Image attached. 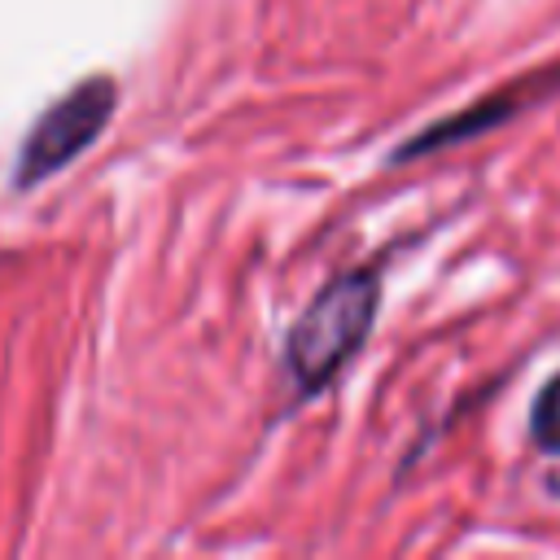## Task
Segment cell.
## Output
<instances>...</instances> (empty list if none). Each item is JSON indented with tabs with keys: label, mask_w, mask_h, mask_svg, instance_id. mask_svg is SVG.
I'll list each match as a JSON object with an SVG mask.
<instances>
[{
	"label": "cell",
	"mask_w": 560,
	"mask_h": 560,
	"mask_svg": "<svg viewBox=\"0 0 560 560\" xmlns=\"http://www.w3.org/2000/svg\"><path fill=\"white\" fill-rule=\"evenodd\" d=\"M556 88H560V66L538 70V74H525V79H516V83H508V88H499V92H490V96L472 101L468 109H459V114H451V118H442V122L424 127V131H420V136H411L394 158L402 162V158H416V153H433V149H446V144L472 140V136H481V131H490V127L508 122V118H512V114H521L525 105H538V101H542V96H551Z\"/></svg>",
	"instance_id": "obj_3"
},
{
	"label": "cell",
	"mask_w": 560,
	"mask_h": 560,
	"mask_svg": "<svg viewBox=\"0 0 560 560\" xmlns=\"http://www.w3.org/2000/svg\"><path fill=\"white\" fill-rule=\"evenodd\" d=\"M114 96H118V88L105 74H92L79 88H70L66 96H57L22 140V153L13 166L18 188H31V184L57 175L66 162H74L109 122Z\"/></svg>",
	"instance_id": "obj_2"
},
{
	"label": "cell",
	"mask_w": 560,
	"mask_h": 560,
	"mask_svg": "<svg viewBox=\"0 0 560 560\" xmlns=\"http://www.w3.org/2000/svg\"><path fill=\"white\" fill-rule=\"evenodd\" d=\"M529 429H534V442L542 451L560 455V372L538 389L534 411H529Z\"/></svg>",
	"instance_id": "obj_4"
},
{
	"label": "cell",
	"mask_w": 560,
	"mask_h": 560,
	"mask_svg": "<svg viewBox=\"0 0 560 560\" xmlns=\"http://www.w3.org/2000/svg\"><path fill=\"white\" fill-rule=\"evenodd\" d=\"M376 298H381L376 276L350 271V276H337L328 289H319V298L298 315L284 341V368L298 394L324 389L354 359V350L372 332Z\"/></svg>",
	"instance_id": "obj_1"
}]
</instances>
